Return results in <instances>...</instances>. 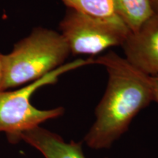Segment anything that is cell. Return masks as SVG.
Returning a JSON list of instances; mask_svg holds the SVG:
<instances>
[{"instance_id": "6da1fadb", "label": "cell", "mask_w": 158, "mask_h": 158, "mask_svg": "<svg viewBox=\"0 0 158 158\" xmlns=\"http://www.w3.org/2000/svg\"><path fill=\"white\" fill-rule=\"evenodd\" d=\"M108 75L107 86L95 108V120L84 138L93 149L110 148L137 114L153 101L151 76L113 51L94 59Z\"/></svg>"}, {"instance_id": "7a4b0ae2", "label": "cell", "mask_w": 158, "mask_h": 158, "mask_svg": "<svg viewBox=\"0 0 158 158\" xmlns=\"http://www.w3.org/2000/svg\"><path fill=\"white\" fill-rule=\"evenodd\" d=\"M70 54L60 32L37 27L4 56L2 91L35 81L65 64Z\"/></svg>"}, {"instance_id": "3957f363", "label": "cell", "mask_w": 158, "mask_h": 158, "mask_svg": "<svg viewBox=\"0 0 158 158\" xmlns=\"http://www.w3.org/2000/svg\"><path fill=\"white\" fill-rule=\"evenodd\" d=\"M93 63L92 57L77 59L19 89L0 91V133H5L10 143H17L21 141L23 133L40 126L48 120L62 116L64 113L62 107L47 110L35 107L31 102V96L41 87L56 84L63 74Z\"/></svg>"}, {"instance_id": "277c9868", "label": "cell", "mask_w": 158, "mask_h": 158, "mask_svg": "<svg viewBox=\"0 0 158 158\" xmlns=\"http://www.w3.org/2000/svg\"><path fill=\"white\" fill-rule=\"evenodd\" d=\"M59 30L70 54L92 56L121 46L130 33L117 17L98 19L69 8L59 23Z\"/></svg>"}, {"instance_id": "5b68a950", "label": "cell", "mask_w": 158, "mask_h": 158, "mask_svg": "<svg viewBox=\"0 0 158 158\" xmlns=\"http://www.w3.org/2000/svg\"><path fill=\"white\" fill-rule=\"evenodd\" d=\"M121 46L124 58L134 68L149 76H158V13L130 32Z\"/></svg>"}, {"instance_id": "8992f818", "label": "cell", "mask_w": 158, "mask_h": 158, "mask_svg": "<svg viewBox=\"0 0 158 158\" xmlns=\"http://www.w3.org/2000/svg\"><path fill=\"white\" fill-rule=\"evenodd\" d=\"M21 138L45 158H86L81 142H66L58 134L40 126L23 133Z\"/></svg>"}, {"instance_id": "52a82bcc", "label": "cell", "mask_w": 158, "mask_h": 158, "mask_svg": "<svg viewBox=\"0 0 158 158\" xmlns=\"http://www.w3.org/2000/svg\"><path fill=\"white\" fill-rule=\"evenodd\" d=\"M114 9L130 32L138 30L156 13L150 0H114Z\"/></svg>"}, {"instance_id": "ba28073f", "label": "cell", "mask_w": 158, "mask_h": 158, "mask_svg": "<svg viewBox=\"0 0 158 158\" xmlns=\"http://www.w3.org/2000/svg\"><path fill=\"white\" fill-rule=\"evenodd\" d=\"M69 9L102 19L117 17L114 13V0H61Z\"/></svg>"}, {"instance_id": "9c48e42d", "label": "cell", "mask_w": 158, "mask_h": 158, "mask_svg": "<svg viewBox=\"0 0 158 158\" xmlns=\"http://www.w3.org/2000/svg\"><path fill=\"white\" fill-rule=\"evenodd\" d=\"M152 89L153 101L158 103V76H151Z\"/></svg>"}, {"instance_id": "30bf717a", "label": "cell", "mask_w": 158, "mask_h": 158, "mask_svg": "<svg viewBox=\"0 0 158 158\" xmlns=\"http://www.w3.org/2000/svg\"><path fill=\"white\" fill-rule=\"evenodd\" d=\"M4 56L0 53V91H2V85L3 71H4Z\"/></svg>"}, {"instance_id": "8fae6325", "label": "cell", "mask_w": 158, "mask_h": 158, "mask_svg": "<svg viewBox=\"0 0 158 158\" xmlns=\"http://www.w3.org/2000/svg\"><path fill=\"white\" fill-rule=\"evenodd\" d=\"M155 13H158V0H150Z\"/></svg>"}, {"instance_id": "7c38bea8", "label": "cell", "mask_w": 158, "mask_h": 158, "mask_svg": "<svg viewBox=\"0 0 158 158\" xmlns=\"http://www.w3.org/2000/svg\"><path fill=\"white\" fill-rule=\"evenodd\" d=\"M106 158H108V157H106Z\"/></svg>"}]
</instances>
